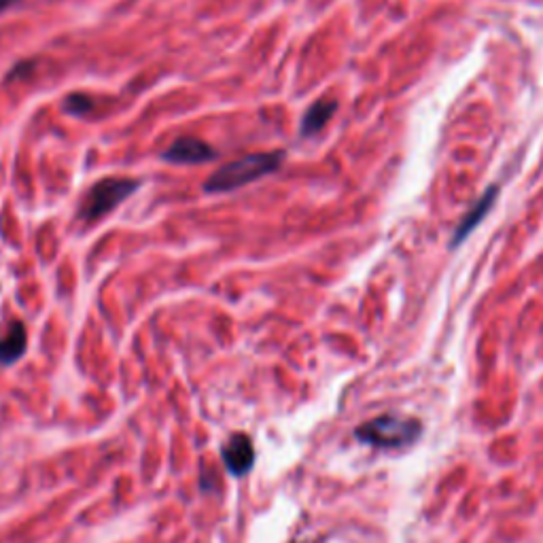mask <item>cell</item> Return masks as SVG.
I'll return each mask as SVG.
<instances>
[{
  "label": "cell",
  "mask_w": 543,
  "mask_h": 543,
  "mask_svg": "<svg viewBox=\"0 0 543 543\" xmlns=\"http://www.w3.org/2000/svg\"><path fill=\"white\" fill-rule=\"evenodd\" d=\"M28 333L22 321H14L9 327V333L0 340V365H14L20 361L26 352Z\"/></svg>",
  "instance_id": "cell-7"
},
{
  "label": "cell",
  "mask_w": 543,
  "mask_h": 543,
  "mask_svg": "<svg viewBox=\"0 0 543 543\" xmlns=\"http://www.w3.org/2000/svg\"><path fill=\"white\" fill-rule=\"evenodd\" d=\"M422 427L416 419L397 414H384L378 419L365 422L357 429V438L363 444L376 448H401L412 444L420 438Z\"/></svg>",
  "instance_id": "cell-3"
},
{
  "label": "cell",
  "mask_w": 543,
  "mask_h": 543,
  "mask_svg": "<svg viewBox=\"0 0 543 543\" xmlns=\"http://www.w3.org/2000/svg\"><path fill=\"white\" fill-rule=\"evenodd\" d=\"M141 187V181L122 179V176H104L98 183L87 189L84 200L77 208V217L84 223H94V221L106 217L115 208L130 198L136 189Z\"/></svg>",
  "instance_id": "cell-2"
},
{
  "label": "cell",
  "mask_w": 543,
  "mask_h": 543,
  "mask_svg": "<svg viewBox=\"0 0 543 543\" xmlns=\"http://www.w3.org/2000/svg\"><path fill=\"white\" fill-rule=\"evenodd\" d=\"M17 3H22V0H0V14H3V11H7L9 7H14V5H17Z\"/></svg>",
  "instance_id": "cell-10"
},
{
  "label": "cell",
  "mask_w": 543,
  "mask_h": 543,
  "mask_svg": "<svg viewBox=\"0 0 543 543\" xmlns=\"http://www.w3.org/2000/svg\"><path fill=\"white\" fill-rule=\"evenodd\" d=\"M221 459H223L225 469L232 476H246L255 465V446L246 433H233L221 448Z\"/></svg>",
  "instance_id": "cell-4"
},
{
  "label": "cell",
  "mask_w": 543,
  "mask_h": 543,
  "mask_svg": "<svg viewBox=\"0 0 543 543\" xmlns=\"http://www.w3.org/2000/svg\"><path fill=\"white\" fill-rule=\"evenodd\" d=\"M62 109H64V113H71V115L84 117L94 109V100L85 96V94H71V96H66L64 103H62Z\"/></svg>",
  "instance_id": "cell-9"
},
{
  "label": "cell",
  "mask_w": 543,
  "mask_h": 543,
  "mask_svg": "<svg viewBox=\"0 0 543 543\" xmlns=\"http://www.w3.org/2000/svg\"><path fill=\"white\" fill-rule=\"evenodd\" d=\"M497 193H499V187L495 185V187H489L486 189V193L482 195V198H479L478 202H476V206L471 208L469 212L465 214V219L460 221L459 223V227H457V232H454V236H452V242H450V246L454 249V246H459L460 242H463V240L469 236V233L476 230V227L482 223V219L486 217V214H489V211H490V206L495 204V200H497Z\"/></svg>",
  "instance_id": "cell-6"
},
{
  "label": "cell",
  "mask_w": 543,
  "mask_h": 543,
  "mask_svg": "<svg viewBox=\"0 0 543 543\" xmlns=\"http://www.w3.org/2000/svg\"><path fill=\"white\" fill-rule=\"evenodd\" d=\"M282 160H285V151H265V153H251L240 157V160L225 163L217 173L208 176V181L204 183V192L225 193L251 185V183L276 173L281 168Z\"/></svg>",
  "instance_id": "cell-1"
},
{
  "label": "cell",
  "mask_w": 543,
  "mask_h": 543,
  "mask_svg": "<svg viewBox=\"0 0 543 543\" xmlns=\"http://www.w3.org/2000/svg\"><path fill=\"white\" fill-rule=\"evenodd\" d=\"M338 109V103L333 98H321L314 103L306 115L301 117V136H314L330 123L333 113Z\"/></svg>",
  "instance_id": "cell-8"
},
{
  "label": "cell",
  "mask_w": 543,
  "mask_h": 543,
  "mask_svg": "<svg viewBox=\"0 0 543 543\" xmlns=\"http://www.w3.org/2000/svg\"><path fill=\"white\" fill-rule=\"evenodd\" d=\"M162 157L170 163H183V166H193V163H206L217 157L211 144L195 136H181L163 151Z\"/></svg>",
  "instance_id": "cell-5"
}]
</instances>
